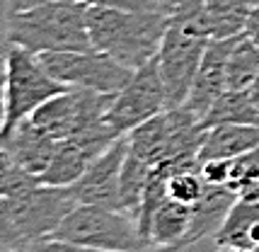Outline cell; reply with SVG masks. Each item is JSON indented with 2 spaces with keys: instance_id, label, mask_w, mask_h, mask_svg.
<instances>
[{
  "instance_id": "6da1fadb",
  "label": "cell",
  "mask_w": 259,
  "mask_h": 252,
  "mask_svg": "<svg viewBox=\"0 0 259 252\" xmlns=\"http://www.w3.org/2000/svg\"><path fill=\"white\" fill-rule=\"evenodd\" d=\"M169 17L160 10L131 12L88 5V32L92 49L138 70L158 56Z\"/></svg>"
},
{
  "instance_id": "7a4b0ae2",
  "label": "cell",
  "mask_w": 259,
  "mask_h": 252,
  "mask_svg": "<svg viewBox=\"0 0 259 252\" xmlns=\"http://www.w3.org/2000/svg\"><path fill=\"white\" fill-rule=\"evenodd\" d=\"M8 44H17L32 54L88 51L92 49L88 32L85 3H44L29 10L10 12Z\"/></svg>"
},
{
  "instance_id": "3957f363",
  "label": "cell",
  "mask_w": 259,
  "mask_h": 252,
  "mask_svg": "<svg viewBox=\"0 0 259 252\" xmlns=\"http://www.w3.org/2000/svg\"><path fill=\"white\" fill-rule=\"evenodd\" d=\"M78 206L73 187L39 184L20 196H0V240L8 250L54 235L63 218Z\"/></svg>"
},
{
  "instance_id": "277c9868",
  "label": "cell",
  "mask_w": 259,
  "mask_h": 252,
  "mask_svg": "<svg viewBox=\"0 0 259 252\" xmlns=\"http://www.w3.org/2000/svg\"><path fill=\"white\" fill-rule=\"evenodd\" d=\"M68 88L44 68L41 58L17 44H8L5 51V97H3V129L0 136Z\"/></svg>"
},
{
  "instance_id": "5b68a950",
  "label": "cell",
  "mask_w": 259,
  "mask_h": 252,
  "mask_svg": "<svg viewBox=\"0 0 259 252\" xmlns=\"http://www.w3.org/2000/svg\"><path fill=\"white\" fill-rule=\"evenodd\" d=\"M54 235L102 252H136L150 247L141 235L134 214L95 204H78Z\"/></svg>"
},
{
  "instance_id": "8992f818",
  "label": "cell",
  "mask_w": 259,
  "mask_h": 252,
  "mask_svg": "<svg viewBox=\"0 0 259 252\" xmlns=\"http://www.w3.org/2000/svg\"><path fill=\"white\" fill-rule=\"evenodd\" d=\"M39 58L44 68L66 88L92 90L100 95H119L136 73L134 68L119 63L116 58L107 56L97 49L39 54Z\"/></svg>"
},
{
  "instance_id": "52a82bcc",
  "label": "cell",
  "mask_w": 259,
  "mask_h": 252,
  "mask_svg": "<svg viewBox=\"0 0 259 252\" xmlns=\"http://www.w3.org/2000/svg\"><path fill=\"white\" fill-rule=\"evenodd\" d=\"M114 97L116 95H100L92 90L68 88L66 92L41 104L29 119L51 138L66 141L104 124Z\"/></svg>"
},
{
  "instance_id": "ba28073f",
  "label": "cell",
  "mask_w": 259,
  "mask_h": 252,
  "mask_svg": "<svg viewBox=\"0 0 259 252\" xmlns=\"http://www.w3.org/2000/svg\"><path fill=\"white\" fill-rule=\"evenodd\" d=\"M167 109V90H165L158 56H155L153 61H148L146 66L136 70L128 85L114 97L112 107L107 112V124L116 134L128 136L134 129L160 116Z\"/></svg>"
},
{
  "instance_id": "9c48e42d",
  "label": "cell",
  "mask_w": 259,
  "mask_h": 252,
  "mask_svg": "<svg viewBox=\"0 0 259 252\" xmlns=\"http://www.w3.org/2000/svg\"><path fill=\"white\" fill-rule=\"evenodd\" d=\"M208 44H211V39L192 34V32L169 22L167 34L158 51V66L165 90H167L169 109L184 107Z\"/></svg>"
},
{
  "instance_id": "30bf717a",
  "label": "cell",
  "mask_w": 259,
  "mask_h": 252,
  "mask_svg": "<svg viewBox=\"0 0 259 252\" xmlns=\"http://www.w3.org/2000/svg\"><path fill=\"white\" fill-rule=\"evenodd\" d=\"M119 138H121V134H116L112 126L104 121L92 131L58 141L56 155L49 165V170L41 175V182L51 184V187H73L88 172L92 162L97 160L102 153L112 148Z\"/></svg>"
},
{
  "instance_id": "8fae6325",
  "label": "cell",
  "mask_w": 259,
  "mask_h": 252,
  "mask_svg": "<svg viewBox=\"0 0 259 252\" xmlns=\"http://www.w3.org/2000/svg\"><path fill=\"white\" fill-rule=\"evenodd\" d=\"M128 155V136H121L107 153L92 162L88 172L73 184L78 204L124 208L121 199V170ZM126 211V208H124Z\"/></svg>"
},
{
  "instance_id": "7c38bea8",
  "label": "cell",
  "mask_w": 259,
  "mask_h": 252,
  "mask_svg": "<svg viewBox=\"0 0 259 252\" xmlns=\"http://www.w3.org/2000/svg\"><path fill=\"white\" fill-rule=\"evenodd\" d=\"M237 36L230 39H211V44L203 54L199 73L194 78L192 92L184 102V109L194 114L199 121L211 112V107L218 102V97L228 90V56L233 51Z\"/></svg>"
},
{
  "instance_id": "4fadbf2b",
  "label": "cell",
  "mask_w": 259,
  "mask_h": 252,
  "mask_svg": "<svg viewBox=\"0 0 259 252\" xmlns=\"http://www.w3.org/2000/svg\"><path fill=\"white\" fill-rule=\"evenodd\" d=\"M3 138V153L15 160L20 167L41 177L54 160L58 150V141L44 134L32 119H24Z\"/></svg>"
},
{
  "instance_id": "5bb4252c",
  "label": "cell",
  "mask_w": 259,
  "mask_h": 252,
  "mask_svg": "<svg viewBox=\"0 0 259 252\" xmlns=\"http://www.w3.org/2000/svg\"><path fill=\"white\" fill-rule=\"evenodd\" d=\"M259 148V126L252 124H218L206 129L203 143L199 150V160H233L237 155H245L249 150Z\"/></svg>"
},
{
  "instance_id": "9a60e30c",
  "label": "cell",
  "mask_w": 259,
  "mask_h": 252,
  "mask_svg": "<svg viewBox=\"0 0 259 252\" xmlns=\"http://www.w3.org/2000/svg\"><path fill=\"white\" fill-rule=\"evenodd\" d=\"M172 136H175V124H172V112L167 109L128 134V153H134L136 158L148 162L150 167L160 162H169Z\"/></svg>"
},
{
  "instance_id": "2e32d148",
  "label": "cell",
  "mask_w": 259,
  "mask_h": 252,
  "mask_svg": "<svg viewBox=\"0 0 259 252\" xmlns=\"http://www.w3.org/2000/svg\"><path fill=\"white\" fill-rule=\"evenodd\" d=\"M237 199H240V194L233 192L230 187H213V184H206L203 196L192 206L194 216H192V228H189L187 242L194 245L196 240H201L206 235H215Z\"/></svg>"
},
{
  "instance_id": "e0dca14e",
  "label": "cell",
  "mask_w": 259,
  "mask_h": 252,
  "mask_svg": "<svg viewBox=\"0 0 259 252\" xmlns=\"http://www.w3.org/2000/svg\"><path fill=\"white\" fill-rule=\"evenodd\" d=\"M192 216L194 208L187 204H180L175 199H165L158 206L155 216L150 221V230H148V242L150 245H160V247H167V245H187V235L192 228Z\"/></svg>"
},
{
  "instance_id": "ac0fdd59",
  "label": "cell",
  "mask_w": 259,
  "mask_h": 252,
  "mask_svg": "<svg viewBox=\"0 0 259 252\" xmlns=\"http://www.w3.org/2000/svg\"><path fill=\"white\" fill-rule=\"evenodd\" d=\"M218 124H252L259 126V102L249 90H226L211 112L203 116L201 129H213Z\"/></svg>"
},
{
  "instance_id": "d6986e66",
  "label": "cell",
  "mask_w": 259,
  "mask_h": 252,
  "mask_svg": "<svg viewBox=\"0 0 259 252\" xmlns=\"http://www.w3.org/2000/svg\"><path fill=\"white\" fill-rule=\"evenodd\" d=\"M259 221V199H245L240 196L230 214L226 216L223 226L218 228V233L213 235V240L218 247H235V250H249V233L252 226Z\"/></svg>"
},
{
  "instance_id": "ffe728a7",
  "label": "cell",
  "mask_w": 259,
  "mask_h": 252,
  "mask_svg": "<svg viewBox=\"0 0 259 252\" xmlns=\"http://www.w3.org/2000/svg\"><path fill=\"white\" fill-rule=\"evenodd\" d=\"M259 75V46L240 34L228 56V90H249Z\"/></svg>"
},
{
  "instance_id": "44dd1931",
  "label": "cell",
  "mask_w": 259,
  "mask_h": 252,
  "mask_svg": "<svg viewBox=\"0 0 259 252\" xmlns=\"http://www.w3.org/2000/svg\"><path fill=\"white\" fill-rule=\"evenodd\" d=\"M213 27V39H230L245 34L247 15L252 10L249 0H203Z\"/></svg>"
},
{
  "instance_id": "7402d4cb",
  "label": "cell",
  "mask_w": 259,
  "mask_h": 252,
  "mask_svg": "<svg viewBox=\"0 0 259 252\" xmlns=\"http://www.w3.org/2000/svg\"><path fill=\"white\" fill-rule=\"evenodd\" d=\"M41 184V177L20 167L0 150V196H20Z\"/></svg>"
},
{
  "instance_id": "603a6c76",
  "label": "cell",
  "mask_w": 259,
  "mask_h": 252,
  "mask_svg": "<svg viewBox=\"0 0 259 252\" xmlns=\"http://www.w3.org/2000/svg\"><path fill=\"white\" fill-rule=\"evenodd\" d=\"M203 189L206 182L201 177V170H177L167 177V196L187 206H194L201 199Z\"/></svg>"
},
{
  "instance_id": "cb8c5ba5",
  "label": "cell",
  "mask_w": 259,
  "mask_h": 252,
  "mask_svg": "<svg viewBox=\"0 0 259 252\" xmlns=\"http://www.w3.org/2000/svg\"><path fill=\"white\" fill-rule=\"evenodd\" d=\"M257 184H259V148H254L245 153V155L233 158V170H230L228 187L242 196Z\"/></svg>"
},
{
  "instance_id": "d4e9b609",
  "label": "cell",
  "mask_w": 259,
  "mask_h": 252,
  "mask_svg": "<svg viewBox=\"0 0 259 252\" xmlns=\"http://www.w3.org/2000/svg\"><path fill=\"white\" fill-rule=\"evenodd\" d=\"M17 252H102V250L82 247V245H75V242H70V240L49 235V238H41V240H34V242H29V245H24L22 250H17Z\"/></svg>"
},
{
  "instance_id": "484cf974",
  "label": "cell",
  "mask_w": 259,
  "mask_h": 252,
  "mask_svg": "<svg viewBox=\"0 0 259 252\" xmlns=\"http://www.w3.org/2000/svg\"><path fill=\"white\" fill-rule=\"evenodd\" d=\"M230 170H233V160H226V158L201 162L203 182L213 184V187H228V182H230Z\"/></svg>"
},
{
  "instance_id": "4316f807",
  "label": "cell",
  "mask_w": 259,
  "mask_h": 252,
  "mask_svg": "<svg viewBox=\"0 0 259 252\" xmlns=\"http://www.w3.org/2000/svg\"><path fill=\"white\" fill-rule=\"evenodd\" d=\"M80 3L97 5V8H114V10H131V12L158 10V0H80Z\"/></svg>"
},
{
  "instance_id": "83f0119b",
  "label": "cell",
  "mask_w": 259,
  "mask_h": 252,
  "mask_svg": "<svg viewBox=\"0 0 259 252\" xmlns=\"http://www.w3.org/2000/svg\"><path fill=\"white\" fill-rule=\"evenodd\" d=\"M245 34L259 46V5H252L247 15V24H245Z\"/></svg>"
},
{
  "instance_id": "f1b7e54d",
  "label": "cell",
  "mask_w": 259,
  "mask_h": 252,
  "mask_svg": "<svg viewBox=\"0 0 259 252\" xmlns=\"http://www.w3.org/2000/svg\"><path fill=\"white\" fill-rule=\"evenodd\" d=\"M44 3H78V0H8V5H10V12L29 10V8L44 5Z\"/></svg>"
},
{
  "instance_id": "f546056e",
  "label": "cell",
  "mask_w": 259,
  "mask_h": 252,
  "mask_svg": "<svg viewBox=\"0 0 259 252\" xmlns=\"http://www.w3.org/2000/svg\"><path fill=\"white\" fill-rule=\"evenodd\" d=\"M187 245H167V247H160V245H150V247H143V250L136 252H184Z\"/></svg>"
},
{
  "instance_id": "4dcf8cb0",
  "label": "cell",
  "mask_w": 259,
  "mask_h": 252,
  "mask_svg": "<svg viewBox=\"0 0 259 252\" xmlns=\"http://www.w3.org/2000/svg\"><path fill=\"white\" fill-rule=\"evenodd\" d=\"M175 3H177V0H158V10L165 12V15L169 17V12H172V8H175Z\"/></svg>"
},
{
  "instance_id": "1f68e13d",
  "label": "cell",
  "mask_w": 259,
  "mask_h": 252,
  "mask_svg": "<svg viewBox=\"0 0 259 252\" xmlns=\"http://www.w3.org/2000/svg\"><path fill=\"white\" fill-rule=\"evenodd\" d=\"M249 242H252V247L254 245H259V221L252 226V233H249Z\"/></svg>"
},
{
  "instance_id": "d6a6232c",
  "label": "cell",
  "mask_w": 259,
  "mask_h": 252,
  "mask_svg": "<svg viewBox=\"0 0 259 252\" xmlns=\"http://www.w3.org/2000/svg\"><path fill=\"white\" fill-rule=\"evenodd\" d=\"M242 196H245V199H259V184H257V187H252L249 192H245Z\"/></svg>"
},
{
  "instance_id": "836d02e7",
  "label": "cell",
  "mask_w": 259,
  "mask_h": 252,
  "mask_svg": "<svg viewBox=\"0 0 259 252\" xmlns=\"http://www.w3.org/2000/svg\"><path fill=\"white\" fill-rule=\"evenodd\" d=\"M249 92H252V97H254V100L259 102V75H257V80H254V85L249 88Z\"/></svg>"
},
{
  "instance_id": "e575fe53",
  "label": "cell",
  "mask_w": 259,
  "mask_h": 252,
  "mask_svg": "<svg viewBox=\"0 0 259 252\" xmlns=\"http://www.w3.org/2000/svg\"><path fill=\"white\" fill-rule=\"evenodd\" d=\"M215 252H242V250H235V247H218Z\"/></svg>"
},
{
  "instance_id": "d590c367",
  "label": "cell",
  "mask_w": 259,
  "mask_h": 252,
  "mask_svg": "<svg viewBox=\"0 0 259 252\" xmlns=\"http://www.w3.org/2000/svg\"><path fill=\"white\" fill-rule=\"evenodd\" d=\"M245 252H259V245H254V247H249V250H245Z\"/></svg>"
},
{
  "instance_id": "8d00e7d4",
  "label": "cell",
  "mask_w": 259,
  "mask_h": 252,
  "mask_svg": "<svg viewBox=\"0 0 259 252\" xmlns=\"http://www.w3.org/2000/svg\"><path fill=\"white\" fill-rule=\"evenodd\" d=\"M249 5H259V0H249Z\"/></svg>"
},
{
  "instance_id": "74e56055",
  "label": "cell",
  "mask_w": 259,
  "mask_h": 252,
  "mask_svg": "<svg viewBox=\"0 0 259 252\" xmlns=\"http://www.w3.org/2000/svg\"><path fill=\"white\" fill-rule=\"evenodd\" d=\"M3 252H12V250H8V247H3Z\"/></svg>"
}]
</instances>
